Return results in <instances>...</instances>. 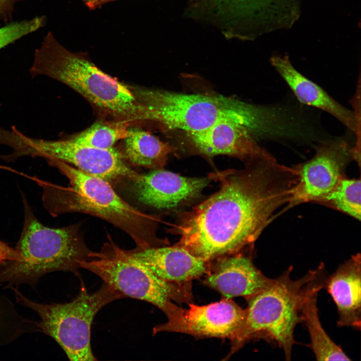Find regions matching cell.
<instances>
[{"label":"cell","instance_id":"4316f807","mask_svg":"<svg viewBox=\"0 0 361 361\" xmlns=\"http://www.w3.org/2000/svg\"><path fill=\"white\" fill-rule=\"evenodd\" d=\"M116 1L118 0H94L85 4L89 9L93 10L99 8L106 3Z\"/></svg>","mask_w":361,"mask_h":361},{"label":"cell","instance_id":"cb8c5ba5","mask_svg":"<svg viewBox=\"0 0 361 361\" xmlns=\"http://www.w3.org/2000/svg\"><path fill=\"white\" fill-rule=\"evenodd\" d=\"M41 27L40 19L35 17L28 20L12 22L0 28V50L38 30Z\"/></svg>","mask_w":361,"mask_h":361},{"label":"cell","instance_id":"2e32d148","mask_svg":"<svg viewBox=\"0 0 361 361\" xmlns=\"http://www.w3.org/2000/svg\"><path fill=\"white\" fill-rule=\"evenodd\" d=\"M270 61L301 103L320 109L334 116L356 134V143H360V131L353 111L342 106L321 87L298 71L288 56H273Z\"/></svg>","mask_w":361,"mask_h":361},{"label":"cell","instance_id":"ba28073f","mask_svg":"<svg viewBox=\"0 0 361 361\" xmlns=\"http://www.w3.org/2000/svg\"><path fill=\"white\" fill-rule=\"evenodd\" d=\"M107 239L99 252L92 251L90 259L81 262V268L96 274L125 297L150 303L165 314L174 305L172 300H189V287L185 284L159 278L127 250L117 246L109 234Z\"/></svg>","mask_w":361,"mask_h":361},{"label":"cell","instance_id":"7a4b0ae2","mask_svg":"<svg viewBox=\"0 0 361 361\" xmlns=\"http://www.w3.org/2000/svg\"><path fill=\"white\" fill-rule=\"evenodd\" d=\"M48 160L69 183L64 187L40 181L43 190V204L52 216L79 213L98 217L127 234L136 247L140 249L161 246L165 243L157 235V217L126 202L109 182L64 162Z\"/></svg>","mask_w":361,"mask_h":361},{"label":"cell","instance_id":"9a60e30c","mask_svg":"<svg viewBox=\"0 0 361 361\" xmlns=\"http://www.w3.org/2000/svg\"><path fill=\"white\" fill-rule=\"evenodd\" d=\"M127 250L158 277L168 282L186 284L209 270V262L175 245Z\"/></svg>","mask_w":361,"mask_h":361},{"label":"cell","instance_id":"3957f363","mask_svg":"<svg viewBox=\"0 0 361 361\" xmlns=\"http://www.w3.org/2000/svg\"><path fill=\"white\" fill-rule=\"evenodd\" d=\"M149 111L150 121L186 133L201 131L223 121L240 124L254 136L267 137L274 131L273 107L252 104L220 94H186L128 85Z\"/></svg>","mask_w":361,"mask_h":361},{"label":"cell","instance_id":"7c38bea8","mask_svg":"<svg viewBox=\"0 0 361 361\" xmlns=\"http://www.w3.org/2000/svg\"><path fill=\"white\" fill-rule=\"evenodd\" d=\"M213 179V174L187 177L161 168L141 174L131 184L141 203L158 210H170L196 199Z\"/></svg>","mask_w":361,"mask_h":361},{"label":"cell","instance_id":"4fadbf2b","mask_svg":"<svg viewBox=\"0 0 361 361\" xmlns=\"http://www.w3.org/2000/svg\"><path fill=\"white\" fill-rule=\"evenodd\" d=\"M194 149L208 157L235 156L247 163L272 156L243 126L223 121L201 131L187 133Z\"/></svg>","mask_w":361,"mask_h":361},{"label":"cell","instance_id":"ac0fdd59","mask_svg":"<svg viewBox=\"0 0 361 361\" xmlns=\"http://www.w3.org/2000/svg\"><path fill=\"white\" fill-rule=\"evenodd\" d=\"M236 6L250 25L265 28L280 26L297 12L302 0H219Z\"/></svg>","mask_w":361,"mask_h":361},{"label":"cell","instance_id":"52a82bcc","mask_svg":"<svg viewBox=\"0 0 361 361\" xmlns=\"http://www.w3.org/2000/svg\"><path fill=\"white\" fill-rule=\"evenodd\" d=\"M13 291L18 303L38 315L40 332L51 337L62 348L70 360H97L91 346V329L98 312L109 303L124 296L109 285L90 293L82 283L78 295L64 303H42L25 296L14 285L7 286Z\"/></svg>","mask_w":361,"mask_h":361},{"label":"cell","instance_id":"5bb4252c","mask_svg":"<svg viewBox=\"0 0 361 361\" xmlns=\"http://www.w3.org/2000/svg\"><path fill=\"white\" fill-rule=\"evenodd\" d=\"M216 260L205 282L225 298L242 296L247 299L267 288L273 281L257 269L248 257L236 253Z\"/></svg>","mask_w":361,"mask_h":361},{"label":"cell","instance_id":"44dd1931","mask_svg":"<svg viewBox=\"0 0 361 361\" xmlns=\"http://www.w3.org/2000/svg\"><path fill=\"white\" fill-rule=\"evenodd\" d=\"M132 124L128 121L116 119L99 121L69 138L82 145L111 149L118 141L123 140L129 135Z\"/></svg>","mask_w":361,"mask_h":361},{"label":"cell","instance_id":"603a6c76","mask_svg":"<svg viewBox=\"0 0 361 361\" xmlns=\"http://www.w3.org/2000/svg\"><path fill=\"white\" fill-rule=\"evenodd\" d=\"M360 180L344 177L322 201L360 221Z\"/></svg>","mask_w":361,"mask_h":361},{"label":"cell","instance_id":"d6986e66","mask_svg":"<svg viewBox=\"0 0 361 361\" xmlns=\"http://www.w3.org/2000/svg\"><path fill=\"white\" fill-rule=\"evenodd\" d=\"M124 158L131 163L152 169L163 168L173 148L157 136L136 127L123 139Z\"/></svg>","mask_w":361,"mask_h":361},{"label":"cell","instance_id":"6da1fadb","mask_svg":"<svg viewBox=\"0 0 361 361\" xmlns=\"http://www.w3.org/2000/svg\"><path fill=\"white\" fill-rule=\"evenodd\" d=\"M247 164L213 173L219 190L180 214L175 245L209 263L238 253L256 240L277 209L290 202L298 181L295 168L273 156Z\"/></svg>","mask_w":361,"mask_h":361},{"label":"cell","instance_id":"83f0119b","mask_svg":"<svg viewBox=\"0 0 361 361\" xmlns=\"http://www.w3.org/2000/svg\"><path fill=\"white\" fill-rule=\"evenodd\" d=\"M94 1V0H83L85 4L90 2H91V1Z\"/></svg>","mask_w":361,"mask_h":361},{"label":"cell","instance_id":"d4e9b609","mask_svg":"<svg viewBox=\"0 0 361 361\" xmlns=\"http://www.w3.org/2000/svg\"><path fill=\"white\" fill-rule=\"evenodd\" d=\"M19 259L20 255L16 248L11 247L0 240V266Z\"/></svg>","mask_w":361,"mask_h":361},{"label":"cell","instance_id":"5b68a950","mask_svg":"<svg viewBox=\"0 0 361 361\" xmlns=\"http://www.w3.org/2000/svg\"><path fill=\"white\" fill-rule=\"evenodd\" d=\"M289 267L273 279L266 289L248 298L244 325L233 342V351L254 338H263L275 342L290 360L296 326L302 322L301 311L306 298L324 288L327 278L323 265L293 280Z\"/></svg>","mask_w":361,"mask_h":361},{"label":"cell","instance_id":"8fae6325","mask_svg":"<svg viewBox=\"0 0 361 361\" xmlns=\"http://www.w3.org/2000/svg\"><path fill=\"white\" fill-rule=\"evenodd\" d=\"M353 159L352 147L344 140L321 142L314 156L296 168L298 179L293 190L291 204L322 201L344 178L345 168Z\"/></svg>","mask_w":361,"mask_h":361},{"label":"cell","instance_id":"e0dca14e","mask_svg":"<svg viewBox=\"0 0 361 361\" xmlns=\"http://www.w3.org/2000/svg\"><path fill=\"white\" fill-rule=\"evenodd\" d=\"M361 264L357 253L340 265L324 284L337 310V325L359 329L361 325Z\"/></svg>","mask_w":361,"mask_h":361},{"label":"cell","instance_id":"7402d4cb","mask_svg":"<svg viewBox=\"0 0 361 361\" xmlns=\"http://www.w3.org/2000/svg\"><path fill=\"white\" fill-rule=\"evenodd\" d=\"M35 328V321L22 315L11 300L0 294V347L33 332Z\"/></svg>","mask_w":361,"mask_h":361},{"label":"cell","instance_id":"8992f818","mask_svg":"<svg viewBox=\"0 0 361 361\" xmlns=\"http://www.w3.org/2000/svg\"><path fill=\"white\" fill-rule=\"evenodd\" d=\"M24 221L16 249L17 261L0 266V284L35 286L46 274L70 272L80 277V263L90 258L80 223L53 228L42 224L23 198Z\"/></svg>","mask_w":361,"mask_h":361},{"label":"cell","instance_id":"484cf974","mask_svg":"<svg viewBox=\"0 0 361 361\" xmlns=\"http://www.w3.org/2000/svg\"><path fill=\"white\" fill-rule=\"evenodd\" d=\"M23 1L24 0H0V17L9 19L15 4Z\"/></svg>","mask_w":361,"mask_h":361},{"label":"cell","instance_id":"ffe728a7","mask_svg":"<svg viewBox=\"0 0 361 361\" xmlns=\"http://www.w3.org/2000/svg\"><path fill=\"white\" fill-rule=\"evenodd\" d=\"M318 292L315 291L306 298L301 311L302 322L305 324L310 336V346L317 360H350L321 325L317 306Z\"/></svg>","mask_w":361,"mask_h":361},{"label":"cell","instance_id":"277c9868","mask_svg":"<svg viewBox=\"0 0 361 361\" xmlns=\"http://www.w3.org/2000/svg\"><path fill=\"white\" fill-rule=\"evenodd\" d=\"M30 73L67 85L113 119L150 121L148 110L128 85L102 71L84 55L67 50L50 32L36 50Z\"/></svg>","mask_w":361,"mask_h":361},{"label":"cell","instance_id":"30bf717a","mask_svg":"<svg viewBox=\"0 0 361 361\" xmlns=\"http://www.w3.org/2000/svg\"><path fill=\"white\" fill-rule=\"evenodd\" d=\"M165 315L167 321L155 325L153 334L176 332L200 337L227 338L233 342L244 325L246 310L224 298L206 305L189 304L185 309L174 304Z\"/></svg>","mask_w":361,"mask_h":361},{"label":"cell","instance_id":"9c48e42d","mask_svg":"<svg viewBox=\"0 0 361 361\" xmlns=\"http://www.w3.org/2000/svg\"><path fill=\"white\" fill-rule=\"evenodd\" d=\"M7 144L12 149L14 160L22 156L43 157L69 164L81 171L110 180H124L130 183L141 173L126 162L123 155L115 148L105 149L82 145L69 138L46 140L27 136L14 129L9 134Z\"/></svg>","mask_w":361,"mask_h":361}]
</instances>
